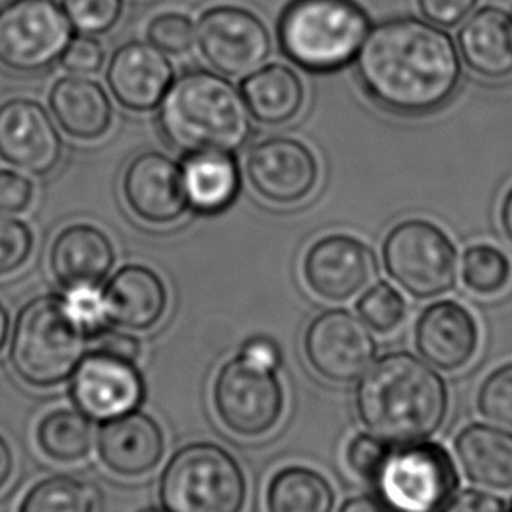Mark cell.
I'll return each instance as SVG.
<instances>
[{"mask_svg": "<svg viewBox=\"0 0 512 512\" xmlns=\"http://www.w3.org/2000/svg\"><path fill=\"white\" fill-rule=\"evenodd\" d=\"M356 74L377 106L400 116H423L455 95L462 64L451 37L420 18L379 23L356 55Z\"/></svg>", "mask_w": 512, "mask_h": 512, "instance_id": "6da1fadb", "label": "cell"}, {"mask_svg": "<svg viewBox=\"0 0 512 512\" xmlns=\"http://www.w3.org/2000/svg\"><path fill=\"white\" fill-rule=\"evenodd\" d=\"M64 158L57 123L37 100L15 97L0 104V160L32 176H48Z\"/></svg>", "mask_w": 512, "mask_h": 512, "instance_id": "9a60e30c", "label": "cell"}, {"mask_svg": "<svg viewBox=\"0 0 512 512\" xmlns=\"http://www.w3.org/2000/svg\"><path fill=\"white\" fill-rule=\"evenodd\" d=\"M195 44L207 65L228 78H246L272 53L271 32L264 20L230 4L213 6L200 15Z\"/></svg>", "mask_w": 512, "mask_h": 512, "instance_id": "8fae6325", "label": "cell"}, {"mask_svg": "<svg viewBox=\"0 0 512 512\" xmlns=\"http://www.w3.org/2000/svg\"><path fill=\"white\" fill-rule=\"evenodd\" d=\"M121 193L130 213L155 227L172 225L190 211L181 164L162 151H144L130 160Z\"/></svg>", "mask_w": 512, "mask_h": 512, "instance_id": "e0dca14e", "label": "cell"}, {"mask_svg": "<svg viewBox=\"0 0 512 512\" xmlns=\"http://www.w3.org/2000/svg\"><path fill=\"white\" fill-rule=\"evenodd\" d=\"M463 62L479 78L500 81L512 74V16L498 8L472 15L458 34Z\"/></svg>", "mask_w": 512, "mask_h": 512, "instance_id": "cb8c5ba5", "label": "cell"}, {"mask_svg": "<svg viewBox=\"0 0 512 512\" xmlns=\"http://www.w3.org/2000/svg\"><path fill=\"white\" fill-rule=\"evenodd\" d=\"M143 512H167V511H160V509H146V511Z\"/></svg>", "mask_w": 512, "mask_h": 512, "instance_id": "f907efd6", "label": "cell"}, {"mask_svg": "<svg viewBox=\"0 0 512 512\" xmlns=\"http://www.w3.org/2000/svg\"><path fill=\"white\" fill-rule=\"evenodd\" d=\"M148 43L164 51L165 55H185L195 44V23L192 18L176 11L157 15L146 29Z\"/></svg>", "mask_w": 512, "mask_h": 512, "instance_id": "836d02e7", "label": "cell"}, {"mask_svg": "<svg viewBox=\"0 0 512 512\" xmlns=\"http://www.w3.org/2000/svg\"><path fill=\"white\" fill-rule=\"evenodd\" d=\"M50 271L64 290L99 286L116 262L113 242L92 223H72L51 242Z\"/></svg>", "mask_w": 512, "mask_h": 512, "instance_id": "44dd1931", "label": "cell"}, {"mask_svg": "<svg viewBox=\"0 0 512 512\" xmlns=\"http://www.w3.org/2000/svg\"><path fill=\"white\" fill-rule=\"evenodd\" d=\"M360 320L377 334H390L406 321L407 302L395 286L379 281L356 302Z\"/></svg>", "mask_w": 512, "mask_h": 512, "instance_id": "1f68e13d", "label": "cell"}, {"mask_svg": "<svg viewBox=\"0 0 512 512\" xmlns=\"http://www.w3.org/2000/svg\"><path fill=\"white\" fill-rule=\"evenodd\" d=\"M355 406L363 425L390 444L427 441L448 416V386L418 356L393 351L363 374Z\"/></svg>", "mask_w": 512, "mask_h": 512, "instance_id": "7a4b0ae2", "label": "cell"}, {"mask_svg": "<svg viewBox=\"0 0 512 512\" xmlns=\"http://www.w3.org/2000/svg\"><path fill=\"white\" fill-rule=\"evenodd\" d=\"M107 320L116 327L146 332L162 321L169 292L158 272L141 264L121 267L109 279L104 292Z\"/></svg>", "mask_w": 512, "mask_h": 512, "instance_id": "7402d4cb", "label": "cell"}, {"mask_svg": "<svg viewBox=\"0 0 512 512\" xmlns=\"http://www.w3.org/2000/svg\"><path fill=\"white\" fill-rule=\"evenodd\" d=\"M158 497L167 512H244L248 479L228 449L192 442L165 465Z\"/></svg>", "mask_w": 512, "mask_h": 512, "instance_id": "8992f818", "label": "cell"}, {"mask_svg": "<svg viewBox=\"0 0 512 512\" xmlns=\"http://www.w3.org/2000/svg\"><path fill=\"white\" fill-rule=\"evenodd\" d=\"M500 227L504 230L507 241L512 244V188L505 193L502 206H500Z\"/></svg>", "mask_w": 512, "mask_h": 512, "instance_id": "7dc6e473", "label": "cell"}, {"mask_svg": "<svg viewBox=\"0 0 512 512\" xmlns=\"http://www.w3.org/2000/svg\"><path fill=\"white\" fill-rule=\"evenodd\" d=\"M377 258L365 242L348 234L314 241L302 260L307 288L328 302H346L374 281Z\"/></svg>", "mask_w": 512, "mask_h": 512, "instance_id": "2e32d148", "label": "cell"}, {"mask_svg": "<svg viewBox=\"0 0 512 512\" xmlns=\"http://www.w3.org/2000/svg\"><path fill=\"white\" fill-rule=\"evenodd\" d=\"M183 169L188 206L193 213L216 216L234 206L241 193V169L234 153L202 151L186 155Z\"/></svg>", "mask_w": 512, "mask_h": 512, "instance_id": "d4e9b609", "label": "cell"}, {"mask_svg": "<svg viewBox=\"0 0 512 512\" xmlns=\"http://www.w3.org/2000/svg\"><path fill=\"white\" fill-rule=\"evenodd\" d=\"M51 116L65 136L92 143L113 125V104L104 86L86 76H64L51 86Z\"/></svg>", "mask_w": 512, "mask_h": 512, "instance_id": "603a6c76", "label": "cell"}, {"mask_svg": "<svg viewBox=\"0 0 512 512\" xmlns=\"http://www.w3.org/2000/svg\"><path fill=\"white\" fill-rule=\"evenodd\" d=\"M369 30L355 0H292L279 16V48L304 71L334 72L355 60Z\"/></svg>", "mask_w": 512, "mask_h": 512, "instance_id": "5b68a950", "label": "cell"}, {"mask_svg": "<svg viewBox=\"0 0 512 512\" xmlns=\"http://www.w3.org/2000/svg\"><path fill=\"white\" fill-rule=\"evenodd\" d=\"M176 79L164 51L144 41H130L114 51L107 64L106 81L116 102L127 111H155Z\"/></svg>", "mask_w": 512, "mask_h": 512, "instance_id": "ac0fdd59", "label": "cell"}, {"mask_svg": "<svg viewBox=\"0 0 512 512\" xmlns=\"http://www.w3.org/2000/svg\"><path fill=\"white\" fill-rule=\"evenodd\" d=\"M72 25L57 0H11L0 9V67L34 76L60 60Z\"/></svg>", "mask_w": 512, "mask_h": 512, "instance_id": "30bf717a", "label": "cell"}, {"mask_svg": "<svg viewBox=\"0 0 512 512\" xmlns=\"http://www.w3.org/2000/svg\"><path fill=\"white\" fill-rule=\"evenodd\" d=\"M15 474V455L9 442L0 435V491L8 486Z\"/></svg>", "mask_w": 512, "mask_h": 512, "instance_id": "bcb514c9", "label": "cell"}, {"mask_svg": "<svg viewBox=\"0 0 512 512\" xmlns=\"http://www.w3.org/2000/svg\"><path fill=\"white\" fill-rule=\"evenodd\" d=\"M383 262L388 276L414 299L441 297L456 283L455 244L432 221L397 223L384 237Z\"/></svg>", "mask_w": 512, "mask_h": 512, "instance_id": "ba28073f", "label": "cell"}, {"mask_svg": "<svg viewBox=\"0 0 512 512\" xmlns=\"http://www.w3.org/2000/svg\"><path fill=\"white\" fill-rule=\"evenodd\" d=\"M106 50L95 36L72 37L71 43L60 57V65L65 72L76 76H90L102 71L106 64Z\"/></svg>", "mask_w": 512, "mask_h": 512, "instance_id": "f35d334b", "label": "cell"}, {"mask_svg": "<svg viewBox=\"0 0 512 512\" xmlns=\"http://www.w3.org/2000/svg\"><path fill=\"white\" fill-rule=\"evenodd\" d=\"M460 484L453 456L439 442L392 448L374 481L377 497L393 512H442Z\"/></svg>", "mask_w": 512, "mask_h": 512, "instance_id": "52a82bcc", "label": "cell"}, {"mask_svg": "<svg viewBox=\"0 0 512 512\" xmlns=\"http://www.w3.org/2000/svg\"><path fill=\"white\" fill-rule=\"evenodd\" d=\"M427 22L453 29L476 8L477 0H416Z\"/></svg>", "mask_w": 512, "mask_h": 512, "instance_id": "60d3db41", "label": "cell"}, {"mask_svg": "<svg viewBox=\"0 0 512 512\" xmlns=\"http://www.w3.org/2000/svg\"><path fill=\"white\" fill-rule=\"evenodd\" d=\"M304 353L318 376L332 383H353L374 363L377 342L355 314L328 309L306 328Z\"/></svg>", "mask_w": 512, "mask_h": 512, "instance_id": "5bb4252c", "label": "cell"}, {"mask_svg": "<svg viewBox=\"0 0 512 512\" xmlns=\"http://www.w3.org/2000/svg\"><path fill=\"white\" fill-rule=\"evenodd\" d=\"M442 512H507V505L488 491L463 490L451 498Z\"/></svg>", "mask_w": 512, "mask_h": 512, "instance_id": "7bdbcfd3", "label": "cell"}, {"mask_svg": "<svg viewBox=\"0 0 512 512\" xmlns=\"http://www.w3.org/2000/svg\"><path fill=\"white\" fill-rule=\"evenodd\" d=\"M507 512H512V502H511V507H509V511Z\"/></svg>", "mask_w": 512, "mask_h": 512, "instance_id": "816d5d0a", "label": "cell"}, {"mask_svg": "<svg viewBox=\"0 0 512 512\" xmlns=\"http://www.w3.org/2000/svg\"><path fill=\"white\" fill-rule=\"evenodd\" d=\"M339 512H393L379 497L356 495L341 505Z\"/></svg>", "mask_w": 512, "mask_h": 512, "instance_id": "f6af8a7d", "label": "cell"}, {"mask_svg": "<svg viewBox=\"0 0 512 512\" xmlns=\"http://www.w3.org/2000/svg\"><path fill=\"white\" fill-rule=\"evenodd\" d=\"M241 95L253 120L278 127L299 116L306 88L299 74L283 64L262 65L242 79Z\"/></svg>", "mask_w": 512, "mask_h": 512, "instance_id": "484cf974", "label": "cell"}, {"mask_svg": "<svg viewBox=\"0 0 512 512\" xmlns=\"http://www.w3.org/2000/svg\"><path fill=\"white\" fill-rule=\"evenodd\" d=\"M97 455L114 476H148L164 460V430L153 416L139 409L104 421L97 435Z\"/></svg>", "mask_w": 512, "mask_h": 512, "instance_id": "d6986e66", "label": "cell"}, {"mask_svg": "<svg viewBox=\"0 0 512 512\" xmlns=\"http://www.w3.org/2000/svg\"><path fill=\"white\" fill-rule=\"evenodd\" d=\"M16 512H97V491L79 477L55 474L32 484Z\"/></svg>", "mask_w": 512, "mask_h": 512, "instance_id": "f546056e", "label": "cell"}, {"mask_svg": "<svg viewBox=\"0 0 512 512\" xmlns=\"http://www.w3.org/2000/svg\"><path fill=\"white\" fill-rule=\"evenodd\" d=\"M65 306L69 307L72 316L78 320L79 325L85 328L88 335L92 337L97 334L100 328L106 327V306L104 297L99 292V286H78L69 288L62 295Z\"/></svg>", "mask_w": 512, "mask_h": 512, "instance_id": "74e56055", "label": "cell"}, {"mask_svg": "<svg viewBox=\"0 0 512 512\" xmlns=\"http://www.w3.org/2000/svg\"><path fill=\"white\" fill-rule=\"evenodd\" d=\"M90 335L60 295L27 302L16 316L9 360L16 377L34 390H51L71 379L86 355Z\"/></svg>", "mask_w": 512, "mask_h": 512, "instance_id": "277c9868", "label": "cell"}, {"mask_svg": "<svg viewBox=\"0 0 512 512\" xmlns=\"http://www.w3.org/2000/svg\"><path fill=\"white\" fill-rule=\"evenodd\" d=\"M11 0H0V9L4 8V6H8Z\"/></svg>", "mask_w": 512, "mask_h": 512, "instance_id": "681fc988", "label": "cell"}, {"mask_svg": "<svg viewBox=\"0 0 512 512\" xmlns=\"http://www.w3.org/2000/svg\"><path fill=\"white\" fill-rule=\"evenodd\" d=\"M72 29L85 36H102L120 23L125 0H62Z\"/></svg>", "mask_w": 512, "mask_h": 512, "instance_id": "d6a6232c", "label": "cell"}, {"mask_svg": "<svg viewBox=\"0 0 512 512\" xmlns=\"http://www.w3.org/2000/svg\"><path fill=\"white\" fill-rule=\"evenodd\" d=\"M390 451V442L384 441L381 437L374 434H358L348 442L346 465L356 477L374 483Z\"/></svg>", "mask_w": 512, "mask_h": 512, "instance_id": "8d00e7d4", "label": "cell"}, {"mask_svg": "<svg viewBox=\"0 0 512 512\" xmlns=\"http://www.w3.org/2000/svg\"><path fill=\"white\" fill-rule=\"evenodd\" d=\"M414 342L418 353L432 367L455 372L476 355L479 327L460 302L439 300L421 311L414 327Z\"/></svg>", "mask_w": 512, "mask_h": 512, "instance_id": "ffe728a7", "label": "cell"}, {"mask_svg": "<svg viewBox=\"0 0 512 512\" xmlns=\"http://www.w3.org/2000/svg\"><path fill=\"white\" fill-rule=\"evenodd\" d=\"M69 397L93 421H109L137 411L146 399V383L136 360L93 348L72 374Z\"/></svg>", "mask_w": 512, "mask_h": 512, "instance_id": "7c38bea8", "label": "cell"}, {"mask_svg": "<svg viewBox=\"0 0 512 512\" xmlns=\"http://www.w3.org/2000/svg\"><path fill=\"white\" fill-rule=\"evenodd\" d=\"M244 172L253 192L272 206H297L320 183V164L313 150L295 137H269L246 155Z\"/></svg>", "mask_w": 512, "mask_h": 512, "instance_id": "4fadbf2b", "label": "cell"}, {"mask_svg": "<svg viewBox=\"0 0 512 512\" xmlns=\"http://www.w3.org/2000/svg\"><path fill=\"white\" fill-rule=\"evenodd\" d=\"M36 195V186L18 169H0V214L25 213Z\"/></svg>", "mask_w": 512, "mask_h": 512, "instance_id": "ab89813d", "label": "cell"}, {"mask_svg": "<svg viewBox=\"0 0 512 512\" xmlns=\"http://www.w3.org/2000/svg\"><path fill=\"white\" fill-rule=\"evenodd\" d=\"M93 341V348L102 349V351H109L114 355L125 356L130 360H139L141 356V341L137 339L136 335L121 332V330H114V328H100L97 334L90 337Z\"/></svg>", "mask_w": 512, "mask_h": 512, "instance_id": "b9f144b4", "label": "cell"}, {"mask_svg": "<svg viewBox=\"0 0 512 512\" xmlns=\"http://www.w3.org/2000/svg\"><path fill=\"white\" fill-rule=\"evenodd\" d=\"M158 128L174 150L235 153L251 136V114L237 90L218 72L188 71L174 79L158 106Z\"/></svg>", "mask_w": 512, "mask_h": 512, "instance_id": "3957f363", "label": "cell"}, {"mask_svg": "<svg viewBox=\"0 0 512 512\" xmlns=\"http://www.w3.org/2000/svg\"><path fill=\"white\" fill-rule=\"evenodd\" d=\"M9 327H11V320H9L8 309L0 302V353L6 348L9 341Z\"/></svg>", "mask_w": 512, "mask_h": 512, "instance_id": "c3c4849f", "label": "cell"}, {"mask_svg": "<svg viewBox=\"0 0 512 512\" xmlns=\"http://www.w3.org/2000/svg\"><path fill=\"white\" fill-rule=\"evenodd\" d=\"M241 353L255 362L262 363L265 367H271V369L278 370L281 365V351H279L278 344L271 339H265V337H256V339L246 342Z\"/></svg>", "mask_w": 512, "mask_h": 512, "instance_id": "ee69618b", "label": "cell"}, {"mask_svg": "<svg viewBox=\"0 0 512 512\" xmlns=\"http://www.w3.org/2000/svg\"><path fill=\"white\" fill-rule=\"evenodd\" d=\"M34 232L23 220L0 214V279L23 269L34 251Z\"/></svg>", "mask_w": 512, "mask_h": 512, "instance_id": "d590c367", "label": "cell"}, {"mask_svg": "<svg viewBox=\"0 0 512 512\" xmlns=\"http://www.w3.org/2000/svg\"><path fill=\"white\" fill-rule=\"evenodd\" d=\"M460 276L470 292L481 297L498 295L511 283V260L497 246L474 244L463 253Z\"/></svg>", "mask_w": 512, "mask_h": 512, "instance_id": "4dcf8cb0", "label": "cell"}, {"mask_svg": "<svg viewBox=\"0 0 512 512\" xmlns=\"http://www.w3.org/2000/svg\"><path fill=\"white\" fill-rule=\"evenodd\" d=\"M335 491L327 477L304 465L279 469L265 491L267 512H334Z\"/></svg>", "mask_w": 512, "mask_h": 512, "instance_id": "83f0119b", "label": "cell"}, {"mask_svg": "<svg viewBox=\"0 0 512 512\" xmlns=\"http://www.w3.org/2000/svg\"><path fill=\"white\" fill-rule=\"evenodd\" d=\"M465 476L491 490L512 488V432L486 423H472L455 439Z\"/></svg>", "mask_w": 512, "mask_h": 512, "instance_id": "4316f807", "label": "cell"}, {"mask_svg": "<svg viewBox=\"0 0 512 512\" xmlns=\"http://www.w3.org/2000/svg\"><path fill=\"white\" fill-rule=\"evenodd\" d=\"M36 444L53 462H83L95 444L92 421L78 409H53L37 423Z\"/></svg>", "mask_w": 512, "mask_h": 512, "instance_id": "f1b7e54d", "label": "cell"}, {"mask_svg": "<svg viewBox=\"0 0 512 512\" xmlns=\"http://www.w3.org/2000/svg\"><path fill=\"white\" fill-rule=\"evenodd\" d=\"M477 407L484 418L512 428V362L493 370L477 392Z\"/></svg>", "mask_w": 512, "mask_h": 512, "instance_id": "e575fe53", "label": "cell"}, {"mask_svg": "<svg viewBox=\"0 0 512 512\" xmlns=\"http://www.w3.org/2000/svg\"><path fill=\"white\" fill-rule=\"evenodd\" d=\"M285 402L278 370L242 353L223 363L214 377V413L239 437L258 439L272 432L285 414Z\"/></svg>", "mask_w": 512, "mask_h": 512, "instance_id": "9c48e42d", "label": "cell"}]
</instances>
